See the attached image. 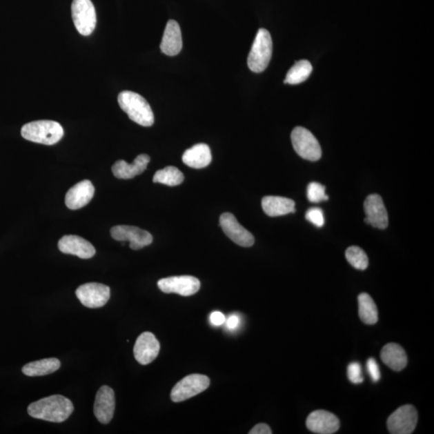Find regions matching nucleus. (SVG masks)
I'll return each mask as SVG.
<instances>
[{"label": "nucleus", "mask_w": 434, "mask_h": 434, "mask_svg": "<svg viewBox=\"0 0 434 434\" xmlns=\"http://www.w3.org/2000/svg\"><path fill=\"white\" fill-rule=\"evenodd\" d=\"M73 411L75 407L70 400L61 395L42 398L28 407V413L32 417L55 423L66 421Z\"/></svg>", "instance_id": "f257e3e1"}, {"label": "nucleus", "mask_w": 434, "mask_h": 434, "mask_svg": "<svg viewBox=\"0 0 434 434\" xmlns=\"http://www.w3.org/2000/svg\"><path fill=\"white\" fill-rule=\"evenodd\" d=\"M121 109L128 115L135 123L148 128L155 123L152 110L143 96L132 91L121 92L118 97Z\"/></svg>", "instance_id": "f03ea898"}, {"label": "nucleus", "mask_w": 434, "mask_h": 434, "mask_svg": "<svg viewBox=\"0 0 434 434\" xmlns=\"http://www.w3.org/2000/svg\"><path fill=\"white\" fill-rule=\"evenodd\" d=\"M21 135L30 142L43 145H55L64 136V130L57 121L40 120L23 126Z\"/></svg>", "instance_id": "7ed1b4c3"}, {"label": "nucleus", "mask_w": 434, "mask_h": 434, "mask_svg": "<svg viewBox=\"0 0 434 434\" xmlns=\"http://www.w3.org/2000/svg\"><path fill=\"white\" fill-rule=\"evenodd\" d=\"M273 41L270 33L265 28L257 32L251 51L248 57V66L256 73L266 70L272 57Z\"/></svg>", "instance_id": "20e7f679"}, {"label": "nucleus", "mask_w": 434, "mask_h": 434, "mask_svg": "<svg viewBox=\"0 0 434 434\" xmlns=\"http://www.w3.org/2000/svg\"><path fill=\"white\" fill-rule=\"evenodd\" d=\"M293 146L297 154L302 159L309 161H318L322 156V149L319 141L310 130L297 126L291 133Z\"/></svg>", "instance_id": "39448f33"}, {"label": "nucleus", "mask_w": 434, "mask_h": 434, "mask_svg": "<svg viewBox=\"0 0 434 434\" xmlns=\"http://www.w3.org/2000/svg\"><path fill=\"white\" fill-rule=\"evenodd\" d=\"M71 9L77 32L82 36H90L97 23L95 8L91 0H73Z\"/></svg>", "instance_id": "423d86ee"}, {"label": "nucleus", "mask_w": 434, "mask_h": 434, "mask_svg": "<svg viewBox=\"0 0 434 434\" xmlns=\"http://www.w3.org/2000/svg\"><path fill=\"white\" fill-rule=\"evenodd\" d=\"M210 379L206 375L192 374L180 380L170 393V399L174 402H182L201 393L208 388Z\"/></svg>", "instance_id": "0eeeda50"}, {"label": "nucleus", "mask_w": 434, "mask_h": 434, "mask_svg": "<svg viewBox=\"0 0 434 434\" xmlns=\"http://www.w3.org/2000/svg\"><path fill=\"white\" fill-rule=\"evenodd\" d=\"M417 421V409L411 404H406L389 416L387 426L390 433L411 434L415 431Z\"/></svg>", "instance_id": "6e6552de"}, {"label": "nucleus", "mask_w": 434, "mask_h": 434, "mask_svg": "<svg viewBox=\"0 0 434 434\" xmlns=\"http://www.w3.org/2000/svg\"><path fill=\"white\" fill-rule=\"evenodd\" d=\"M76 295L81 304L88 308H100L108 302L110 289L106 285L90 282L78 287Z\"/></svg>", "instance_id": "1a4fd4ad"}, {"label": "nucleus", "mask_w": 434, "mask_h": 434, "mask_svg": "<svg viewBox=\"0 0 434 434\" xmlns=\"http://www.w3.org/2000/svg\"><path fill=\"white\" fill-rule=\"evenodd\" d=\"M161 291L166 294H178L181 296H192L201 289V282L193 276H175L166 277L158 282Z\"/></svg>", "instance_id": "9d476101"}, {"label": "nucleus", "mask_w": 434, "mask_h": 434, "mask_svg": "<svg viewBox=\"0 0 434 434\" xmlns=\"http://www.w3.org/2000/svg\"><path fill=\"white\" fill-rule=\"evenodd\" d=\"M110 234L116 241H129L133 250H141L153 242V237L149 232L135 226H115L111 228Z\"/></svg>", "instance_id": "9b49d317"}, {"label": "nucleus", "mask_w": 434, "mask_h": 434, "mask_svg": "<svg viewBox=\"0 0 434 434\" xmlns=\"http://www.w3.org/2000/svg\"><path fill=\"white\" fill-rule=\"evenodd\" d=\"M219 226L229 239L242 247H251L255 244V237L246 228L241 226L232 213H223L219 217Z\"/></svg>", "instance_id": "f8f14e48"}, {"label": "nucleus", "mask_w": 434, "mask_h": 434, "mask_svg": "<svg viewBox=\"0 0 434 434\" xmlns=\"http://www.w3.org/2000/svg\"><path fill=\"white\" fill-rule=\"evenodd\" d=\"M364 222L374 228L385 229L388 226V216L382 197L370 195L364 201Z\"/></svg>", "instance_id": "ddd939ff"}, {"label": "nucleus", "mask_w": 434, "mask_h": 434, "mask_svg": "<svg viewBox=\"0 0 434 434\" xmlns=\"http://www.w3.org/2000/svg\"><path fill=\"white\" fill-rule=\"evenodd\" d=\"M115 409V395L114 390L109 386H102L97 391L95 398L94 412L97 420L107 425L114 417Z\"/></svg>", "instance_id": "4468645a"}, {"label": "nucleus", "mask_w": 434, "mask_h": 434, "mask_svg": "<svg viewBox=\"0 0 434 434\" xmlns=\"http://www.w3.org/2000/svg\"><path fill=\"white\" fill-rule=\"evenodd\" d=\"M159 351L160 344L155 335L150 333H144L136 340L134 355L140 364L148 365L157 358Z\"/></svg>", "instance_id": "2eb2a0df"}, {"label": "nucleus", "mask_w": 434, "mask_h": 434, "mask_svg": "<svg viewBox=\"0 0 434 434\" xmlns=\"http://www.w3.org/2000/svg\"><path fill=\"white\" fill-rule=\"evenodd\" d=\"M306 425L311 432L319 434H333L337 432L340 422L339 418L328 411L312 412L306 419Z\"/></svg>", "instance_id": "dca6fc26"}, {"label": "nucleus", "mask_w": 434, "mask_h": 434, "mask_svg": "<svg viewBox=\"0 0 434 434\" xmlns=\"http://www.w3.org/2000/svg\"><path fill=\"white\" fill-rule=\"evenodd\" d=\"M58 248L63 253L75 255L82 259H90L96 253L95 248L90 242L76 235L63 237L58 242Z\"/></svg>", "instance_id": "f3484780"}, {"label": "nucleus", "mask_w": 434, "mask_h": 434, "mask_svg": "<svg viewBox=\"0 0 434 434\" xmlns=\"http://www.w3.org/2000/svg\"><path fill=\"white\" fill-rule=\"evenodd\" d=\"M95 189L90 180H83L72 187L66 193V204L71 210H77L87 206L94 197Z\"/></svg>", "instance_id": "a211bd4d"}, {"label": "nucleus", "mask_w": 434, "mask_h": 434, "mask_svg": "<svg viewBox=\"0 0 434 434\" xmlns=\"http://www.w3.org/2000/svg\"><path fill=\"white\" fill-rule=\"evenodd\" d=\"M182 48V34L179 23L173 19H170L165 28L162 42L160 43L161 52L165 55L174 57L181 52Z\"/></svg>", "instance_id": "6ab92c4d"}, {"label": "nucleus", "mask_w": 434, "mask_h": 434, "mask_svg": "<svg viewBox=\"0 0 434 434\" xmlns=\"http://www.w3.org/2000/svg\"><path fill=\"white\" fill-rule=\"evenodd\" d=\"M150 161V156L146 154L138 155L132 164L126 163L124 160H119L112 167V172L118 179H133L142 174L148 168Z\"/></svg>", "instance_id": "aec40b11"}, {"label": "nucleus", "mask_w": 434, "mask_h": 434, "mask_svg": "<svg viewBox=\"0 0 434 434\" xmlns=\"http://www.w3.org/2000/svg\"><path fill=\"white\" fill-rule=\"evenodd\" d=\"M211 149L207 144H199L185 150L183 155L184 164L195 169L208 167L212 162Z\"/></svg>", "instance_id": "412c9836"}, {"label": "nucleus", "mask_w": 434, "mask_h": 434, "mask_svg": "<svg viewBox=\"0 0 434 434\" xmlns=\"http://www.w3.org/2000/svg\"><path fill=\"white\" fill-rule=\"evenodd\" d=\"M262 206L267 216L281 217L295 213V202L289 198L268 196L262 199Z\"/></svg>", "instance_id": "4be33fe9"}, {"label": "nucleus", "mask_w": 434, "mask_h": 434, "mask_svg": "<svg viewBox=\"0 0 434 434\" xmlns=\"http://www.w3.org/2000/svg\"><path fill=\"white\" fill-rule=\"evenodd\" d=\"M382 362L388 366V368L401 372L406 367L408 363L407 355L406 351L397 344H388L385 345L382 351Z\"/></svg>", "instance_id": "5701e85b"}, {"label": "nucleus", "mask_w": 434, "mask_h": 434, "mask_svg": "<svg viewBox=\"0 0 434 434\" xmlns=\"http://www.w3.org/2000/svg\"><path fill=\"white\" fill-rule=\"evenodd\" d=\"M61 367L60 360L56 358H48L24 365L22 372L28 377H41L57 372Z\"/></svg>", "instance_id": "b1692460"}, {"label": "nucleus", "mask_w": 434, "mask_h": 434, "mask_svg": "<svg viewBox=\"0 0 434 434\" xmlns=\"http://www.w3.org/2000/svg\"><path fill=\"white\" fill-rule=\"evenodd\" d=\"M359 319L368 325H373L378 321V310L374 300L367 293L358 297Z\"/></svg>", "instance_id": "393cba45"}, {"label": "nucleus", "mask_w": 434, "mask_h": 434, "mask_svg": "<svg viewBox=\"0 0 434 434\" xmlns=\"http://www.w3.org/2000/svg\"><path fill=\"white\" fill-rule=\"evenodd\" d=\"M312 70H313V67L308 61H297L287 72L284 83L290 85L300 84L310 77Z\"/></svg>", "instance_id": "a878e982"}, {"label": "nucleus", "mask_w": 434, "mask_h": 434, "mask_svg": "<svg viewBox=\"0 0 434 434\" xmlns=\"http://www.w3.org/2000/svg\"><path fill=\"white\" fill-rule=\"evenodd\" d=\"M184 177L180 170L173 166H168L162 170H157L153 177V182L175 187L184 182Z\"/></svg>", "instance_id": "bb28decb"}, {"label": "nucleus", "mask_w": 434, "mask_h": 434, "mask_svg": "<svg viewBox=\"0 0 434 434\" xmlns=\"http://www.w3.org/2000/svg\"><path fill=\"white\" fill-rule=\"evenodd\" d=\"M346 258L355 269L364 270L368 267V257L362 248L351 246L346 250Z\"/></svg>", "instance_id": "cd10ccee"}, {"label": "nucleus", "mask_w": 434, "mask_h": 434, "mask_svg": "<svg viewBox=\"0 0 434 434\" xmlns=\"http://www.w3.org/2000/svg\"><path fill=\"white\" fill-rule=\"evenodd\" d=\"M307 198L311 203H319L328 201L329 197L326 195V188L324 185L317 182H312L307 187Z\"/></svg>", "instance_id": "c85d7f7f"}, {"label": "nucleus", "mask_w": 434, "mask_h": 434, "mask_svg": "<svg viewBox=\"0 0 434 434\" xmlns=\"http://www.w3.org/2000/svg\"><path fill=\"white\" fill-rule=\"evenodd\" d=\"M307 221L318 228L323 227L325 223L324 212L319 208H311L306 213Z\"/></svg>", "instance_id": "c756f323"}, {"label": "nucleus", "mask_w": 434, "mask_h": 434, "mask_svg": "<svg viewBox=\"0 0 434 434\" xmlns=\"http://www.w3.org/2000/svg\"><path fill=\"white\" fill-rule=\"evenodd\" d=\"M348 377L353 384H362L364 382L362 365L358 362L351 363L348 367Z\"/></svg>", "instance_id": "7c9ffc66"}, {"label": "nucleus", "mask_w": 434, "mask_h": 434, "mask_svg": "<svg viewBox=\"0 0 434 434\" xmlns=\"http://www.w3.org/2000/svg\"><path fill=\"white\" fill-rule=\"evenodd\" d=\"M366 367H367L368 373L373 382H379L380 379V371L375 359L373 358L368 359L367 364H366Z\"/></svg>", "instance_id": "2f4dec72"}, {"label": "nucleus", "mask_w": 434, "mask_h": 434, "mask_svg": "<svg viewBox=\"0 0 434 434\" xmlns=\"http://www.w3.org/2000/svg\"><path fill=\"white\" fill-rule=\"evenodd\" d=\"M250 434H271V428L269 426L266 425V424L261 423L256 425L255 427L252 428V430L248 433Z\"/></svg>", "instance_id": "473e14b6"}, {"label": "nucleus", "mask_w": 434, "mask_h": 434, "mask_svg": "<svg viewBox=\"0 0 434 434\" xmlns=\"http://www.w3.org/2000/svg\"><path fill=\"white\" fill-rule=\"evenodd\" d=\"M210 321L213 325L221 326L226 322V317L221 312L215 311L210 316Z\"/></svg>", "instance_id": "72a5a7b5"}, {"label": "nucleus", "mask_w": 434, "mask_h": 434, "mask_svg": "<svg viewBox=\"0 0 434 434\" xmlns=\"http://www.w3.org/2000/svg\"><path fill=\"white\" fill-rule=\"evenodd\" d=\"M240 324V319L237 315H233L227 321V326L229 329H235Z\"/></svg>", "instance_id": "f704fd0d"}]
</instances>
